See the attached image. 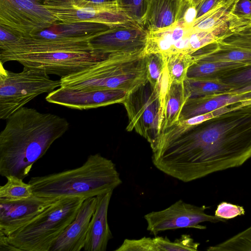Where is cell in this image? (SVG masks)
<instances>
[{"mask_svg": "<svg viewBox=\"0 0 251 251\" xmlns=\"http://www.w3.org/2000/svg\"><path fill=\"white\" fill-rule=\"evenodd\" d=\"M157 168L184 182L241 166L251 158V100L199 124L178 121L160 136Z\"/></svg>", "mask_w": 251, "mask_h": 251, "instance_id": "cell-1", "label": "cell"}, {"mask_svg": "<svg viewBox=\"0 0 251 251\" xmlns=\"http://www.w3.org/2000/svg\"><path fill=\"white\" fill-rule=\"evenodd\" d=\"M69 127L68 121L57 115L24 106L17 110L0 133V175L24 179Z\"/></svg>", "mask_w": 251, "mask_h": 251, "instance_id": "cell-2", "label": "cell"}, {"mask_svg": "<svg viewBox=\"0 0 251 251\" xmlns=\"http://www.w3.org/2000/svg\"><path fill=\"white\" fill-rule=\"evenodd\" d=\"M90 41H60L24 36L17 43L0 50V63L17 61L63 77L107 57L95 51Z\"/></svg>", "mask_w": 251, "mask_h": 251, "instance_id": "cell-3", "label": "cell"}, {"mask_svg": "<svg viewBox=\"0 0 251 251\" xmlns=\"http://www.w3.org/2000/svg\"><path fill=\"white\" fill-rule=\"evenodd\" d=\"M115 164L97 153L89 155L80 167L30 178L33 194L56 199L96 197L122 183Z\"/></svg>", "mask_w": 251, "mask_h": 251, "instance_id": "cell-4", "label": "cell"}, {"mask_svg": "<svg viewBox=\"0 0 251 251\" xmlns=\"http://www.w3.org/2000/svg\"><path fill=\"white\" fill-rule=\"evenodd\" d=\"M60 80L63 88L83 91L121 89L129 93L148 82L145 56L143 52L110 54Z\"/></svg>", "mask_w": 251, "mask_h": 251, "instance_id": "cell-5", "label": "cell"}, {"mask_svg": "<svg viewBox=\"0 0 251 251\" xmlns=\"http://www.w3.org/2000/svg\"><path fill=\"white\" fill-rule=\"evenodd\" d=\"M85 198L61 199L8 237L20 251H50L57 238L75 220Z\"/></svg>", "mask_w": 251, "mask_h": 251, "instance_id": "cell-6", "label": "cell"}, {"mask_svg": "<svg viewBox=\"0 0 251 251\" xmlns=\"http://www.w3.org/2000/svg\"><path fill=\"white\" fill-rule=\"evenodd\" d=\"M0 68V119L6 120L35 98L60 87V80L51 79L42 69L24 66L19 73Z\"/></svg>", "mask_w": 251, "mask_h": 251, "instance_id": "cell-7", "label": "cell"}, {"mask_svg": "<svg viewBox=\"0 0 251 251\" xmlns=\"http://www.w3.org/2000/svg\"><path fill=\"white\" fill-rule=\"evenodd\" d=\"M122 103L129 120L126 130H134L148 141L153 150L163 120V108L157 90L148 81L129 92Z\"/></svg>", "mask_w": 251, "mask_h": 251, "instance_id": "cell-8", "label": "cell"}, {"mask_svg": "<svg viewBox=\"0 0 251 251\" xmlns=\"http://www.w3.org/2000/svg\"><path fill=\"white\" fill-rule=\"evenodd\" d=\"M48 0H0V24L32 35L59 22L45 5Z\"/></svg>", "mask_w": 251, "mask_h": 251, "instance_id": "cell-9", "label": "cell"}, {"mask_svg": "<svg viewBox=\"0 0 251 251\" xmlns=\"http://www.w3.org/2000/svg\"><path fill=\"white\" fill-rule=\"evenodd\" d=\"M46 7L60 22H94L111 27L130 20L117 3H99L85 0H48Z\"/></svg>", "mask_w": 251, "mask_h": 251, "instance_id": "cell-10", "label": "cell"}, {"mask_svg": "<svg viewBox=\"0 0 251 251\" xmlns=\"http://www.w3.org/2000/svg\"><path fill=\"white\" fill-rule=\"evenodd\" d=\"M204 205L198 206L179 200L168 208L158 211L151 212L144 216L147 230L156 236L159 232L167 230L181 228L203 229L206 226L201 223H216L225 222V219L207 214Z\"/></svg>", "mask_w": 251, "mask_h": 251, "instance_id": "cell-11", "label": "cell"}, {"mask_svg": "<svg viewBox=\"0 0 251 251\" xmlns=\"http://www.w3.org/2000/svg\"><path fill=\"white\" fill-rule=\"evenodd\" d=\"M147 30L139 23L128 21L117 24L90 41L98 53L129 54L143 52Z\"/></svg>", "mask_w": 251, "mask_h": 251, "instance_id": "cell-12", "label": "cell"}, {"mask_svg": "<svg viewBox=\"0 0 251 251\" xmlns=\"http://www.w3.org/2000/svg\"><path fill=\"white\" fill-rule=\"evenodd\" d=\"M128 93L121 89L83 91L60 87L45 99L50 103L82 110L122 103Z\"/></svg>", "mask_w": 251, "mask_h": 251, "instance_id": "cell-13", "label": "cell"}, {"mask_svg": "<svg viewBox=\"0 0 251 251\" xmlns=\"http://www.w3.org/2000/svg\"><path fill=\"white\" fill-rule=\"evenodd\" d=\"M60 199L33 194L28 198L0 201V231L8 236Z\"/></svg>", "mask_w": 251, "mask_h": 251, "instance_id": "cell-14", "label": "cell"}, {"mask_svg": "<svg viewBox=\"0 0 251 251\" xmlns=\"http://www.w3.org/2000/svg\"><path fill=\"white\" fill-rule=\"evenodd\" d=\"M196 51L191 28L176 23L166 28L148 32L144 54L159 53L165 60L177 53L193 54Z\"/></svg>", "mask_w": 251, "mask_h": 251, "instance_id": "cell-15", "label": "cell"}, {"mask_svg": "<svg viewBox=\"0 0 251 251\" xmlns=\"http://www.w3.org/2000/svg\"><path fill=\"white\" fill-rule=\"evenodd\" d=\"M96 202V197L84 201L75 220L57 238L50 251H80L83 249Z\"/></svg>", "mask_w": 251, "mask_h": 251, "instance_id": "cell-16", "label": "cell"}, {"mask_svg": "<svg viewBox=\"0 0 251 251\" xmlns=\"http://www.w3.org/2000/svg\"><path fill=\"white\" fill-rule=\"evenodd\" d=\"M111 27L107 25L94 22H58L48 28L28 36L45 40L81 41L91 40Z\"/></svg>", "mask_w": 251, "mask_h": 251, "instance_id": "cell-17", "label": "cell"}, {"mask_svg": "<svg viewBox=\"0 0 251 251\" xmlns=\"http://www.w3.org/2000/svg\"><path fill=\"white\" fill-rule=\"evenodd\" d=\"M113 192L96 196L97 202L87 232L83 250L105 251L113 238L107 221L108 209Z\"/></svg>", "mask_w": 251, "mask_h": 251, "instance_id": "cell-18", "label": "cell"}, {"mask_svg": "<svg viewBox=\"0 0 251 251\" xmlns=\"http://www.w3.org/2000/svg\"><path fill=\"white\" fill-rule=\"evenodd\" d=\"M183 0H148L141 25L149 32L168 27L177 22Z\"/></svg>", "mask_w": 251, "mask_h": 251, "instance_id": "cell-19", "label": "cell"}, {"mask_svg": "<svg viewBox=\"0 0 251 251\" xmlns=\"http://www.w3.org/2000/svg\"><path fill=\"white\" fill-rule=\"evenodd\" d=\"M242 94L231 92L188 98L181 110L179 120H184L212 112L223 106L245 101Z\"/></svg>", "mask_w": 251, "mask_h": 251, "instance_id": "cell-20", "label": "cell"}, {"mask_svg": "<svg viewBox=\"0 0 251 251\" xmlns=\"http://www.w3.org/2000/svg\"><path fill=\"white\" fill-rule=\"evenodd\" d=\"M215 43L220 47L251 50V19L239 18L230 12L227 28Z\"/></svg>", "mask_w": 251, "mask_h": 251, "instance_id": "cell-21", "label": "cell"}, {"mask_svg": "<svg viewBox=\"0 0 251 251\" xmlns=\"http://www.w3.org/2000/svg\"><path fill=\"white\" fill-rule=\"evenodd\" d=\"M250 66H251L233 62L196 60L189 68L187 78L221 80L236 71Z\"/></svg>", "mask_w": 251, "mask_h": 251, "instance_id": "cell-22", "label": "cell"}, {"mask_svg": "<svg viewBox=\"0 0 251 251\" xmlns=\"http://www.w3.org/2000/svg\"><path fill=\"white\" fill-rule=\"evenodd\" d=\"M192 55L194 60L228 61L251 66V50L220 47L215 43L201 49Z\"/></svg>", "mask_w": 251, "mask_h": 251, "instance_id": "cell-23", "label": "cell"}, {"mask_svg": "<svg viewBox=\"0 0 251 251\" xmlns=\"http://www.w3.org/2000/svg\"><path fill=\"white\" fill-rule=\"evenodd\" d=\"M188 98L183 82L170 84L165 99L160 133L179 121L182 108Z\"/></svg>", "mask_w": 251, "mask_h": 251, "instance_id": "cell-24", "label": "cell"}, {"mask_svg": "<svg viewBox=\"0 0 251 251\" xmlns=\"http://www.w3.org/2000/svg\"><path fill=\"white\" fill-rule=\"evenodd\" d=\"M183 84L189 98L223 94L232 90V87L220 79L186 77Z\"/></svg>", "mask_w": 251, "mask_h": 251, "instance_id": "cell-25", "label": "cell"}, {"mask_svg": "<svg viewBox=\"0 0 251 251\" xmlns=\"http://www.w3.org/2000/svg\"><path fill=\"white\" fill-rule=\"evenodd\" d=\"M231 10L220 3L215 8L197 19L192 29L199 31H212L227 25Z\"/></svg>", "mask_w": 251, "mask_h": 251, "instance_id": "cell-26", "label": "cell"}, {"mask_svg": "<svg viewBox=\"0 0 251 251\" xmlns=\"http://www.w3.org/2000/svg\"><path fill=\"white\" fill-rule=\"evenodd\" d=\"M194 61L189 54L177 53L169 56L165 60L170 83L183 82L187 77L189 68Z\"/></svg>", "mask_w": 251, "mask_h": 251, "instance_id": "cell-27", "label": "cell"}, {"mask_svg": "<svg viewBox=\"0 0 251 251\" xmlns=\"http://www.w3.org/2000/svg\"><path fill=\"white\" fill-rule=\"evenodd\" d=\"M6 183L0 186V201L28 198L33 195L31 186L14 176L6 177Z\"/></svg>", "mask_w": 251, "mask_h": 251, "instance_id": "cell-28", "label": "cell"}, {"mask_svg": "<svg viewBox=\"0 0 251 251\" xmlns=\"http://www.w3.org/2000/svg\"><path fill=\"white\" fill-rule=\"evenodd\" d=\"M147 69V78L160 96L161 82L166 64L161 54L150 53L144 54Z\"/></svg>", "mask_w": 251, "mask_h": 251, "instance_id": "cell-29", "label": "cell"}, {"mask_svg": "<svg viewBox=\"0 0 251 251\" xmlns=\"http://www.w3.org/2000/svg\"><path fill=\"white\" fill-rule=\"evenodd\" d=\"M208 251H251V226L226 240L209 247Z\"/></svg>", "mask_w": 251, "mask_h": 251, "instance_id": "cell-30", "label": "cell"}, {"mask_svg": "<svg viewBox=\"0 0 251 251\" xmlns=\"http://www.w3.org/2000/svg\"><path fill=\"white\" fill-rule=\"evenodd\" d=\"M157 251H197L200 243L194 242L189 235H182L180 238L171 241L167 237L157 236L153 238Z\"/></svg>", "mask_w": 251, "mask_h": 251, "instance_id": "cell-31", "label": "cell"}, {"mask_svg": "<svg viewBox=\"0 0 251 251\" xmlns=\"http://www.w3.org/2000/svg\"><path fill=\"white\" fill-rule=\"evenodd\" d=\"M119 8L131 21L141 25L148 8V0H117Z\"/></svg>", "mask_w": 251, "mask_h": 251, "instance_id": "cell-32", "label": "cell"}, {"mask_svg": "<svg viewBox=\"0 0 251 251\" xmlns=\"http://www.w3.org/2000/svg\"><path fill=\"white\" fill-rule=\"evenodd\" d=\"M221 80L232 87V90L251 85V66L236 71Z\"/></svg>", "mask_w": 251, "mask_h": 251, "instance_id": "cell-33", "label": "cell"}, {"mask_svg": "<svg viewBox=\"0 0 251 251\" xmlns=\"http://www.w3.org/2000/svg\"><path fill=\"white\" fill-rule=\"evenodd\" d=\"M115 251H157L153 238L144 237L139 239H125Z\"/></svg>", "mask_w": 251, "mask_h": 251, "instance_id": "cell-34", "label": "cell"}, {"mask_svg": "<svg viewBox=\"0 0 251 251\" xmlns=\"http://www.w3.org/2000/svg\"><path fill=\"white\" fill-rule=\"evenodd\" d=\"M197 9L190 0H183L177 23L191 28L196 20Z\"/></svg>", "mask_w": 251, "mask_h": 251, "instance_id": "cell-35", "label": "cell"}, {"mask_svg": "<svg viewBox=\"0 0 251 251\" xmlns=\"http://www.w3.org/2000/svg\"><path fill=\"white\" fill-rule=\"evenodd\" d=\"M245 210L243 206L223 201L220 203L215 211V216L225 220L244 215Z\"/></svg>", "mask_w": 251, "mask_h": 251, "instance_id": "cell-36", "label": "cell"}, {"mask_svg": "<svg viewBox=\"0 0 251 251\" xmlns=\"http://www.w3.org/2000/svg\"><path fill=\"white\" fill-rule=\"evenodd\" d=\"M23 36L19 32L0 24V50L17 43Z\"/></svg>", "mask_w": 251, "mask_h": 251, "instance_id": "cell-37", "label": "cell"}, {"mask_svg": "<svg viewBox=\"0 0 251 251\" xmlns=\"http://www.w3.org/2000/svg\"><path fill=\"white\" fill-rule=\"evenodd\" d=\"M230 12L239 18L251 19V1L240 0L235 4Z\"/></svg>", "mask_w": 251, "mask_h": 251, "instance_id": "cell-38", "label": "cell"}, {"mask_svg": "<svg viewBox=\"0 0 251 251\" xmlns=\"http://www.w3.org/2000/svg\"><path fill=\"white\" fill-rule=\"evenodd\" d=\"M220 2L218 0H202L197 6V18L196 21L211 11Z\"/></svg>", "mask_w": 251, "mask_h": 251, "instance_id": "cell-39", "label": "cell"}, {"mask_svg": "<svg viewBox=\"0 0 251 251\" xmlns=\"http://www.w3.org/2000/svg\"><path fill=\"white\" fill-rule=\"evenodd\" d=\"M0 251H20L19 249L11 244L8 240V237L0 231Z\"/></svg>", "mask_w": 251, "mask_h": 251, "instance_id": "cell-40", "label": "cell"}, {"mask_svg": "<svg viewBox=\"0 0 251 251\" xmlns=\"http://www.w3.org/2000/svg\"><path fill=\"white\" fill-rule=\"evenodd\" d=\"M240 0H218V1L223 3L226 7L231 11L235 4Z\"/></svg>", "mask_w": 251, "mask_h": 251, "instance_id": "cell-41", "label": "cell"}, {"mask_svg": "<svg viewBox=\"0 0 251 251\" xmlns=\"http://www.w3.org/2000/svg\"><path fill=\"white\" fill-rule=\"evenodd\" d=\"M249 91H251V85L241 88L238 89L230 91V92L236 94H241Z\"/></svg>", "mask_w": 251, "mask_h": 251, "instance_id": "cell-42", "label": "cell"}, {"mask_svg": "<svg viewBox=\"0 0 251 251\" xmlns=\"http://www.w3.org/2000/svg\"><path fill=\"white\" fill-rule=\"evenodd\" d=\"M99 3H117V0H85Z\"/></svg>", "mask_w": 251, "mask_h": 251, "instance_id": "cell-43", "label": "cell"}, {"mask_svg": "<svg viewBox=\"0 0 251 251\" xmlns=\"http://www.w3.org/2000/svg\"><path fill=\"white\" fill-rule=\"evenodd\" d=\"M247 100H251V91L242 94Z\"/></svg>", "mask_w": 251, "mask_h": 251, "instance_id": "cell-44", "label": "cell"}]
</instances>
